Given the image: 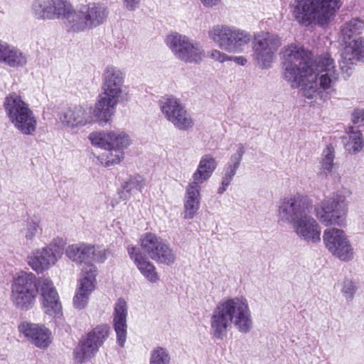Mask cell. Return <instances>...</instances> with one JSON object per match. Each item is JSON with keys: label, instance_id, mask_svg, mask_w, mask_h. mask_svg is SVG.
<instances>
[{"label": "cell", "instance_id": "d6986e66", "mask_svg": "<svg viewBox=\"0 0 364 364\" xmlns=\"http://www.w3.org/2000/svg\"><path fill=\"white\" fill-rule=\"evenodd\" d=\"M88 139L94 146L106 151H123L132 144L130 136L118 130L95 131L88 136Z\"/></svg>", "mask_w": 364, "mask_h": 364}, {"label": "cell", "instance_id": "8fae6325", "mask_svg": "<svg viewBox=\"0 0 364 364\" xmlns=\"http://www.w3.org/2000/svg\"><path fill=\"white\" fill-rule=\"evenodd\" d=\"M165 43L174 55L186 63H200L205 57L200 45L177 32H171L165 37Z\"/></svg>", "mask_w": 364, "mask_h": 364}, {"label": "cell", "instance_id": "f1b7e54d", "mask_svg": "<svg viewBox=\"0 0 364 364\" xmlns=\"http://www.w3.org/2000/svg\"><path fill=\"white\" fill-rule=\"evenodd\" d=\"M200 187L193 181L186 187L184 198V217L186 219L193 218L197 213L200 204Z\"/></svg>", "mask_w": 364, "mask_h": 364}, {"label": "cell", "instance_id": "5b68a950", "mask_svg": "<svg viewBox=\"0 0 364 364\" xmlns=\"http://www.w3.org/2000/svg\"><path fill=\"white\" fill-rule=\"evenodd\" d=\"M109 9L102 3H89L79 6L68 18L63 19L65 28L79 33L95 28L105 22Z\"/></svg>", "mask_w": 364, "mask_h": 364}, {"label": "cell", "instance_id": "f6af8a7d", "mask_svg": "<svg viewBox=\"0 0 364 364\" xmlns=\"http://www.w3.org/2000/svg\"><path fill=\"white\" fill-rule=\"evenodd\" d=\"M222 0H200L205 7H213L218 5Z\"/></svg>", "mask_w": 364, "mask_h": 364}, {"label": "cell", "instance_id": "8992f818", "mask_svg": "<svg viewBox=\"0 0 364 364\" xmlns=\"http://www.w3.org/2000/svg\"><path fill=\"white\" fill-rule=\"evenodd\" d=\"M318 220L326 226L344 227L346 225L348 202L344 195L333 193L315 207Z\"/></svg>", "mask_w": 364, "mask_h": 364}, {"label": "cell", "instance_id": "7a4b0ae2", "mask_svg": "<svg viewBox=\"0 0 364 364\" xmlns=\"http://www.w3.org/2000/svg\"><path fill=\"white\" fill-rule=\"evenodd\" d=\"M339 65L342 75L348 79L355 67L363 59V21L355 18L341 28L338 38Z\"/></svg>", "mask_w": 364, "mask_h": 364}, {"label": "cell", "instance_id": "4fadbf2b", "mask_svg": "<svg viewBox=\"0 0 364 364\" xmlns=\"http://www.w3.org/2000/svg\"><path fill=\"white\" fill-rule=\"evenodd\" d=\"M66 241L62 237L54 238L46 246L34 250L28 257V265L37 273H43L61 258Z\"/></svg>", "mask_w": 364, "mask_h": 364}, {"label": "cell", "instance_id": "83f0119b", "mask_svg": "<svg viewBox=\"0 0 364 364\" xmlns=\"http://www.w3.org/2000/svg\"><path fill=\"white\" fill-rule=\"evenodd\" d=\"M127 305L124 298L118 299L114 305L113 325L118 345L123 348L127 339Z\"/></svg>", "mask_w": 364, "mask_h": 364}, {"label": "cell", "instance_id": "e0dca14e", "mask_svg": "<svg viewBox=\"0 0 364 364\" xmlns=\"http://www.w3.org/2000/svg\"><path fill=\"white\" fill-rule=\"evenodd\" d=\"M97 269L94 264H84L73 297V306L75 309L80 310L87 306L90 296L97 284Z\"/></svg>", "mask_w": 364, "mask_h": 364}, {"label": "cell", "instance_id": "9a60e30c", "mask_svg": "<svg viewBox=\"0 0 364 364\" xmlns=\"http://www.w3.org/2000/svg\"><path fill=\"white\" fill-rule=\"evenodd\" d=\"M164 117L177 129L188 130L193 125V120L181 102L174 96L166 95L159 102Z\"/></svg>", "mask_w": 364, "mask_h": 364}, {"label": "cell", "instance_id": "cb8c5ba5", "mask_svg": "<svg viewBox=\"0 0 364 364\" xmlns=\"http://www.w3.org/2000/svg\"><path fill=\"white\" fill-rule=\"evenodd\" d=\"M40 299L44 311L50 316L62 315L63 309L57 290L48 277H43L39 285Z\"/></svg>", "mask_w": 364, "mask_h": 364}, {"label": "cell", "instance_id": "b9f144b4", "mask_svg": "<svg viewBox=\"0 0 364 364\" xmlns=\"http://www.w3.org/2000/svg\"><path fill=\"white\" fill-rule=\"evenodd\" d=\"M356 291V286L352 281L346 280L343 288V292L346 298L350 301Z\"/></svg>", "mask_w": 364, "mask_h": 364}, {"label": "cell", "instance_id": "44dd1931", "mask_svg": "<svg viewBox=\"0 0 364 364\" xmlns=\"http://www.w3.org/2000/svg\"><path fill=\"white\" fill-rule=\"evenodd\" d=\"M323 242L329 252L340 260L349 262L353 259V247L345 232L341 229H326L323 233Z\"/></svg>", "mask_w": 364, "mask_h": 364}, {"label": "cell", "instance_id": "3957f363", "mask_svg": "<svg viewBox=\"0 0 364 364\" xmlns=\"http://www.w3.org/2000/svg\"><path fill=\"white\" fill-rule=\"evenodd\" d=\"M341 0H294L292 13L304 26L323 27L334 18Z\"/></svg>", "mask_w": 364, "mask_h": 364}, {"label": "cell", "instance_id": "603a6c76", "mask_svg": "<svg viewBox=\"0 0 364 364\" xmlns=\"http://www.w3.org/2000/svg\"><path fill=\"white\" fill-rule=\"evenodd\" d=\"M122 92L102 90L94 106V117L100 122L107 123L113 117Z\"/></svg>", "mask_w": 364, "mask_h": 364}, {"label": "cell", "instance_id": "6da1fadb", "mask_svg": "<svg viewBox=\"0 0 364 364\" xmlns=\"http://www.w3.org/2000/svg\"><path fill=\"white\" fill-rule=\"evenodd\" d=\"M338 77L336 65L331 55L323 53L314 58L299 87L307 98L324 100L333 92Z\"/></svg>", "mask_w": 364, "mask_h": 364}, {"label": "cell", "instance_id": "ee69618b", "mask_svg": "<svg viewBox=\"0 0 364 364\" xmlns=\"http://www.w3.org/2000/svg\"><path fill=\"white\" fill-rule=\"evenodd\" d=\"M125 7L129 11H134L139 6L141 0H122Z\"/></svg>", "mask_w": 364, "mask_h": 364}, {"label": "cell", "instance_id": "52a82bcc", "mask_svg": "<svg viewBox=\"0 0 364 364\" xmlns=\"http://www.w3.org/2000/svg\"><path fill=\"white\" fill-rule=\"evenodd\" d=\"M4 107L11 122L21 133L32 134L35 132L36 117L19 95L14 92L8 95Z\"/></svg>", "mask_w": 364, "mask_h": 364}, {"label": "cell", "instance_id": "836d02e7", "mask_svg": "<svg viewBox=\"0 0 364 364\" xmlns=\"http://www.w3.org/2000/svg\"><path fill=\"white\" fill-rule=\"evenodd\" d=\"M124 74L122 71L112 65H108L102 76V90L122 91Z\"/></svg>", "mask_w": 364, "mask_h": 364}, {"label": "cell", "instance_id": "d590c367", "mask_svg": "<svg viewBox=\"0 0 364 364\" xmlns=\"http://www.w3.org/2000/svg\"><path fill=\"white\" fill-rule=\"evenodd\" d=\"M343 144L348 154L353 155L359 153L364 144L362 132L354 127H349L343 137Z\"/></svg>", "mask_w": 364, "mask_h": 364}, {"label": "cell", "instance_id": "4316f807", "mask_svg": "<svg viewBox=\"0 0 364 364\" xmlns=\"http://www.w3.org/2000/svg\"><path fill=\"white\" fill-rule=\"evenodd\" d=\"M127 252L131 259L147 280L151 283L159 281V276L157 271L141 250L136 246L129 245Z\"/></svg>", "mask_w": 364, "mask_h": 364}, {"label": "cell", "instance_id": "7c38bea8", "mask_svg": "<svg viewBox=\"0 0 364 364\" xmlns=\"http://www.w3.org/2000/svg\"><path fill=\"white\" fill-rule=\"evenodd\" d=\"M109 333V326L104 323L97 326L86 333L73 350L74 361L84 363L91 360L107 339Z\"/></svg>", "mask_w": 364, "mask_h": 364}, {"label": "cell", "instance_id": "d4e9b609", "mask_svg": "<svg viewBox=\"0 0 364 364\" xmlns=\"http://www.w3.org/2000/svg\"><path fill=\"white\" fill-rule=\"evenodd\" d=\"M18 329L29 342L41 349H46L52 343V333L43 325L23 321L20 323Z\"/></svg>", "mask_w": 364, "mask_h": 364}, {"label": "cell", "instance_id": "ba28073f", "mask_svg": "<svg viewBox=\"0 0 364 364\" xmlns=\"http://www.w3.org/2000/svg\"><path fill=\"white\" fill-rule=\"evenodd\" d=\"M38 283L31 272L21 271L16 274L11 286V300L16 307L23 311L32 308L38 294Z\"/></svg>", "mask_w": 364, "mask_h": 364}, {"label": "cell", "instance_id": "5bb4252c", "mask_svg": "<svg viewBox=\"0 0 364 364\" xmlns=\"http://www.w3.org/2000/svg\"><path fill=\"white\" fill-rule=\"evenodd\" d=\"M74 10L67 0H34L31 6L33 16L41 20L65 19Z\"/></svg>", "mask_w": 364, "mask_h": 364}, {"label": "cell", "instance_id": "74e56055", "mask_svg": "<svg viewBox=\"0 0 364 364\" xmlns=\"http://www.w3.org/2000/svg\"><path fill=\"white\" fill-rule=\"evenodd\" d=\"M97 158L104 166L109 167L123 161L124 154L122 151H107L99 155Z\"/></svg>", "mask_w": 364, "mask_h": 364}, {"label": "cell", "instance_id": "7bdbcfd3", "mask_svg": "<svg viewBox=\"0 0 364 364\" xmlns=\"http://www.w3.org/2000/svg\"><path fill=\"white\" fill-rule=\"evenodd\" d=\"M351 120L353 124H362L363 122V110L362 109H356L352 112Z\"/></svg>", "mask_w": 364, "mask_h": 364}, {"label": "cell", "instance_id": "e575fe53", "mask_svg": "<svg viewBox=\"0 0 364 364\" xmlns=\"http://www.w3.org/2000/svg\"><path fill=\"white\" fill-rule=\"evenodd\" d=\"M216 166L217 162L213 156H203L193 175V181L198 184L204 183L211 176Z\"/></svg>", "mask_w": 364, "mask_h": 364}, {"label": "cell", "instance_id": "ab89813d", "mask_svg": "<svg viewBox=\"0 0 364 364\" xmlns=\"http://www.w3.org/2000/svg\"><path fill=\"white\" fill-rule=\"evenodd\" d=\"M208 55L210 58L220 63H224L225 61H233L240 65H244L247 63V60L242 56L237 57L228 55L217 50H210L208 53Z\"/></svg>", "mask_w": 364, "mask_h": 364}, {"label": "cell", "instance_id": "8d00e7d4", "mask_svg": "<svg viewBox=\"0 0 364 364\" xmlns=\"http://www.w3.org/2000/svg\"><path fill=\"white\" fill-rule=\"evenodd\" d=\"M144 184V178L139 175H134L127 180L119 190L122 198H127L133 191L140 190Z\"/></svg>", "mask_w": 364, "mask_h": 364}, {"label": "cell", "instance_id": "7402d4cb", "mask_svg": "<svg viewBox=\"0 0 364 364\" xmlns=\"http://www.w3.org/2000/svg\"><path fill=\"white\" fill-rule=\"evenodd\" d=\"M236 309L235 299L221 301L214 310L211 318V328L216 338H224L233 321Z\"/></svg>", "mask_w": 364, "mask_h": 364}, {"label": "cell", "instance_id": "30bf717a", "mask_svg": "<svg viewBox=\"0 0 364 364\" xmlns=\"http://www.w3.org/2000/svg\"><path fill=\"white\" fill-rule=\"evenodd\" d=\"M210 38L223 50L240 53L250 41V35L245 31L225 25H217L209 31Z\"/></svg>", "mask_w": 364, "mask_h": 364}, {"label": "cell", "instance_id": "ac0fdd59", "mask_svg": "<svg viewBox=\"0 0 364 364\" xmlns=\"http://www.w3.org/2000/svg\"><path fill=\"white\" fill-rule=\"evenodd\" d=\"M65 254L73 262L83 264L102 263L108 255L107 250L102 246L85 242L69 245Z\"/></svg>", "mask_w": 364, "mask_h": 364}, {"label": "cell", "instance_id": "2e32d148", "mask_svg": "<svg viewBox=\"0 0 364 364\" xmlns=\"http://www.w3.org/2000/svg\"><path fill=\"white\" fill-rule=\"evenodd\" d=\"M140 245L151 259L164 265H171L176 259L170 246L154 233L146 232L140 238Z\"/></svg>", "mask_w": 364, "mask_h": 364}, {"label": "cell", "instance_id": "60d3db41", "mask_svg": "<svg viewBox=\"0 0 364 364\" xmlns=\"http://www.w3.org/2000/svg\"><path fill=\"white\" fill-rule=\"evenodd\" d=\"M149 362L150 363H169V353L164 348L156 347L151 352Z\"/></svg>", "mask_w": 364, "mask_h": 364}, {"label": "cell", "instance_id": "d6a6232c", "mask_svg": "<svg viewBox=\"0 0 364 364\" xmlns=\"http://www.w3.org/2000/svg\"><path fill=\"white\" fill-rule=\"evenodd\" d=\"M244 153V146L242 145H240L235 154L231 156L218 188V193H224L230 186L240 166Z\"/></svg>", "mask_w": 364, "mask_h": 364}, {"label": "cell", "instance_id": "ffe728a7", "mask_svg": "<svg viewBox=\"0 0 364 364\" xmlns=\"http://www.w3.org/2000/svg\"><path fill=\"white\" fill-rule=\"evenodd\" d=\"M312 208V201L307 196L295 194L284 198L279 203L278 213L286 223H293L298 218L307 215Z\"/></svg>", "mask_w": 364, "mask_h": 364}, {"label": "cell", "instance_id": "277c9868", "mask_svg": "<svg viewBox=\"0 0 364 364\" xmlns=\"http://www.w3.org/2000/svg\"><path fill=\"white\" fill-rule=\"evenodd\" d=\"M314 58L311 50L296 43L282 48L280 53L282 75L291 87H299Z\"/></svg>", "mask_w": 364, "mask_h": 364}, {"label": "cell", "instance_id": "4dcf8cb0", "mask_svg": "<svg viewBox=\"0 0 364 364\" xmlns=\"http://www.w3.org/2000/svg\"><path fill=\"white\" fill-rule=\"evenodd\" d=\"M61 122L69 127H76L89 123L91 116L89 110L82 107L69 108L60 115Z\"/></svg>", "mask_w": 364, "mask_h": 364}, {"label": "cell", "instance_id": "f546056e", "mask_svg": "<svg viewBox=\"0 0 364 364\" xmlns=\"http://www.w3.org/2000/svg\"><path fill=\"white\" fill-rule=\"evenodd\" d=\"M0 63L11 67H22L27 63L25 54L17 48L0 41Z\"/></svg>", "mask_w": 364, "mask_h": 364}, {"label": "cell", "instance_id": "9c48e42d", "mask_svg": "<svg viewBox=\"0 0 364 364\" xmlns=\"http://www.w3.org/2000/svg\"><path fill=\"white\" fill-rule=\"evenodd\" d=\"M281 43V38L277 34L265 31L255 33L252 45L256 65L261 69L270 68Z\"/></svg>", "mask_w": 364, "mask_h": 364}, {"label": "cell", "instance_id": "1f68e13d", "mask_svg": "<svg viewBox=\"0 0 364 364\" xmlns=\"http://www.w3.org/2000/svg\"><path fill=\"white\" fill-rule=\"evenodd\" d=\"M236 309L235 312L234 324L241 332L247 333L252 328V322L250 309L246 299L241 296L235 299Z\"/></svg>", "mask_w": 364, "mask_h": 364}, {"label": "cell", "instance_id": "f35d334b", "mask_svg": "<svg viewBox=\"0 0 364 364\" xmlns=\"http://www.w3.org/2000/svg\"><path fill=\"white\" fill-rule=\"evenodd\" d=\"M335 158V151L331 144H328L323 149L321 157V168L324 173L331 171Z\"/></svg>", "mask_w": 364, "mask_h": 364}, {"label": "cell", "instance_id": "484cf974", "mask_svg": "<svg viewBox=\"0 0 364 364\" xmlns=\"http://www.w3.org/2000/svg\"><path fill=\"white\" fill-rule=\"evenodd\" d=\"M292 223L294 231L301 239L311 243L320 242L321 228L311 216L302 215Z\"/></svg>", "mask_w": 364, "mask_h": 364}]
</instances>
